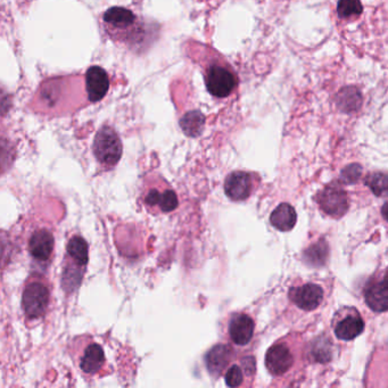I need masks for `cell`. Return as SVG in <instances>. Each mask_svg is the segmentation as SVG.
<instances>
[{"mask_svg":"<svg viewBox=\"0 0 388 388\" xmlns=\"http://www.w3.org/2000/svg\"><path fill=\"white\" fill-rule=\"evenodd\" d=\"M138 202L151 216L167 214L176 211L179 207L176 191L158 173L148 174L144 179L139 191Z\"/></svg>","mask_w":388,"mask_h":388,"instance_id":"1","label":"cell"},{"mask_svg":"<svg viewBox=\"0 0 388 388\" xmlns=\"http://www.w3.org/2000/svg\"><path fill=\"white\" fill-rule=\"evenodd\" d=\"M77 369L87 379L105 376L108 364L103 346L90 335L77 336L68 348Z\"/></svg>","mask_w":388,"mask_h":388,"instance_id":"2","label":"cell"},{"mask_svg":"<svg viewBox=\"0 0 388 388\" xmlns=\"http://www.w3.org/2000/svg\"><path fill=\"white\" fill-rule=\"evenodd\" d=\"M63 261V290L71 294L80 287L89 262V246L80 234H72L68 238Z\"/></svg>","mask_w":388,"mask_h":388,"instance_id":"3","label":"cell"},{"mask_svg":"<svg viewBox=\"0 0 388 388\" xmlns=\"http://www.w3.org/2000/svg\"><path fill=\"white\" fill-rule=\"evenodd\" d=\"M52 302L50 283L43 274H33L25 281L22 290V310L29 322L43 319Z\"/></svg>","mask_w":388,"mask_h":388,"instance_id":"4","label":"cell"},{"mask_svg":"<svg viewBox=\"0 0 388 388\" xmlns=\"http://www.w3.org/2000/svg\"><path fill=\"white\" fill-rule=\"evenodd\" d=\"M104 28L115 41H136L140 32L138 17L124 7H111L103 16Z\"/></svg>","mask_w":388,"mask_h":388,"instance_id":"5","label":"cell"},{"mask_svg":"<svg viewBox=\"0 0 388 388\" xmlns=\"http://www.w3.org/2000/svg\"><path fill=\"white\" fill-rule=\"evenodd\" d=\"M124 146L120 137L113 128L103 126L94 139L93 153L96 160L104 170H111L117 167L122 158Z\"/></svg>","mask_w":388,"mask_h":388,"instance_id":"6","label":"cell"},{"mask_svg":"<svg viewBox=\"0 0 388 388\" xmlns=\"http://www.w3.org/2000/svg\"><path fill=\"white\" fill-rule=\"evenodd\" d=\"M204 79L207 91L216 98L228 97L238 84L237 77L228 65L212 59L204 65Z\"/></svg>","mask_w":388,"mask_h":388,"instance_id":"7","label":"cell"},{"mask_svg":"<svg viewBox=\"0 0 388 388\" xmlns=\"http://www.w3.org/2000/svg\"><path fill=\"white\" fill-rule=\"evenodd\" d=\"M29 255L39 263H50L53 259L55 237L53 231L45 225H37L29 230L25 239Z\"/></svg>","mask_w":388,"mask_h":388,"instance_id":"8","label":"cell"},{"mask_svg":"<svg viewBox=\"0 0 388 388\" xmlns=\"http://www.w3.org/2000/svg\"><path fill=\"white\" fill-rule=\"evenodd\" d=\"M336 337L342 341H352L364 333V321L355 308H342L336 312L333 319Z\"/></svg>","mask_w":388,"mask_h":388,"instance_id":"9","label":"cell"},{"mask_svg":"<svg viewBox=\"0 0 388 388\" xmlns=\"http://www.w3.org/2000/svg\"><path fill=\"white\" fill-rule=\"evenodd\" d=\"M315 202L319 204L322 212L335 219L342 218L348 211V195L336 184L327 186L326 188L319 191L315 196Z\"/></svg>","mask_w":388,"mask_h":388,"instance_id":"10","label":"cell"},{"mask_svg":"<svg viewBox=\"0 0 388 388\" xmlns=\"http://www.w3.org/2000/svg\"><path fill=\"white\" fill-rule=\"evenodd\" d=\"M255 174L245 171L231 172L225 180V193L229 200L241 202L253 194L256 186Z\"/></svg>","mask_w":388,"mask_h":388,"instance_id":"11","label":"cell"},{"mask_svg":"<svg viewBox=\"0 0 388 388\" xmlns=\"http://www.w3.org/2000/svg\"><path fill=\"white\" fill-rule=\"evenodd\" d=\"M364 301L373 311L388 310V270L371 278L364 290Z\"/></svg>","mask_w":388,"mask_h":388,"instance_id":"12","label":"cell"},{"mask_svg":"<svg viewBox=\"0 0 388 388\" xmlns=\"http://www.w3.org/2000/svg\"><path fill=\"white\" fill-rule=\"evenodd\" d=\"M290 299L299 308L312 311L322 302L324 290L315 283H305L303 286L293 287L290 290Z\"/></svg>","mask_w":388,"mask_h":388,"instance_id":"13","label":"cell"},{"mask_svg":"<svg viewBox=\"0 0 388 388\" xmlns=\"http://www.w3.org/2000/svg\"><path fill=\"white\" fill-rule=\"evenodd\" d=\"M294 357L290 348L283 343H276L265 355V366L274 376H281L292 368Z\"/></svg>","mask_w":388,"mask_h":388,"instance_id":"14","label":"cell"},{"mask_svg":"<svg viewBox=\"0 0 388 388\" xmlns=\"http://www.w3.org/2000/svg\"><path fill=\"white\" fill-rule=\"evenodd\" d=\"M254 329V320L245 313H236L229 320V338L236 345H247L252 341Z\"/></svg>","mask_w":388,"mask_h":388,"instance_id":"15","label":"cell"},{"mask_svg":"<svg viewBox=\"0 0 388 388\" xmlns=\"http://www.w3.org/2000/svg\"><path fill=\"white\" fill-rule=\"evenodd\" d=\"M86 88L89 102L102 100L110 88L107 72L100 66H91L86 73Z\"/></svg>","mask_w":388,"mask_h":388,"instance_id":"16","label":"cell"},{"mask_svg":"<svg viewBox=\"0 0 388 388\" xmlns=\"http://www.w3.org/2000/svg\"><path fill=\"white\" fill-rule=\"evenodd\" d=\"M232 357H234V350L229 345L219 344L211 348L205 357V364L209 373L213 377L223 376L225 370L230 366Z\"/></svg>","mask_w":388,"mask_h":388,"instance_id":"17","label":"cell"},{"mask_svg":"<svg viewBox=\"0 0 388 388\" xmlns=\"http://www.w3.org/2000/svg\"><path fill=\"white\" fill-rule=\"evenodd\" d=\"M255 370V362L253 357H245L241 364H230L223 373L225 382L229 387H239L243 385L245 375L250 376Z\"/></svg>","mask_w":388,"mask_h":388,"instance_id":"18","label":"cell"},{"mask_svg":"<svg viewBox=\"0 0 388 388\" xmlns=\"http://www.w3.org/2000/svg\"><path fill=\"white\" fill-rule=\"evenodd\" d=\"M297 216L294 207L290 204L283 203L271 213L270 222L279 231H290L295 227Z\"/></svg>","mask_w":388,"mask_h":388,"instance_id":"19","label":"cell"},{"mask_svg":"<svg viewBox=\"0 0 388 388\" xmlns=\"http://www.w3.org/2000/svg\"><path fill=\"white\" fill-rule=\"evenodd\" d=\"M337 105L344 112L357 111L361 105V95L353 87H346L337 96Z\"/></svg>","mask_w":388,"mask_h":388,"instance_id":"20","label":"cell"},{"mask_svg":"<svg viewBox=\"0 0 388 388\" xmlns=\"http://www.w3.org/2000/svg\"><path fill=\"white\" fill-rule=\"evenodd\" d=\"M329 255V248L326 241H320L313 244L305 251V261L312 267H321L327 262Z\"/></svg>","mask_w":388,"mask_h":388,"instance_id":"21","label":"cell"},{"mask_svg":"<svg viewBox=\"0 0 388 388\" xmlns=\"http://www.w3.org/2000/svg\"><path fill=\"white\" fill-rule=\"evenodd\" d=\"M205 124V117L200 112H191L189 114L185 115L180 121V126L184 133L189 137L200 136Z\"/></svg>","mask_w":388,"mask_h":388,"instance_id":"22","label":"cell"},{"mask_svg":"<svg viewBox=\"0 0 388 388\" xmlns=\"http://www.w3.org/2000/svg\"><path fill=\"white\" fill-rule=\"evenodd\" d=\"M310 353H311L312 359L315 362H320V364L329 362L331 360V357H333V348H331L329 339H327L326 337H322V336L315 339V342L312 343Z\"/></svg>","mask_w":388,"mask_h":388,"instance_id":"23","label":"cell"},{"mask_svg":"<svg viewBox=\"0 0 388 388\" xmlns=\"http://www.w3.org/2000/svg\"><path fill=\"white\" fill-rule=\"evenodd\" d=\"M366 185L378 197L388 195V173L373 172L366 179Z\"/></svg>","mask_w":388,"mask_h":388,"instance_id":"24","label":"cell"},{"mask_svg":"<svg viewBox=\"0 0 388 388\" xmlns=\"http://www.w3.org/2000/svg\"><path fill=\"white\" fill-rule=\"evenodd\" d=\"M362 10H364V7H362L360 0H339L338 6H337L338 16L342 19L360 15Z\"/></svg>","mask_w":388,"mask_h":388,"instance_id":"25","label":"cell"},{"mask_svg":"<svg viewBox=\"0 0 388 388\" xmlns=\"http://www.w3.org/2000/svg\"><path fill=\"white\" fill-rule=\"evenodd\" d=\"M360 176L361 167H359L357 164H352V165H348V167L343 170V180L348 182V184H352V182L357 181V179H359V177Z\"/></svg>","mask_w":388,"mask_h":388,"instance_id":"26","label":"cell"},{"mask_svg":"<svg viewBox=\"0 0 388 388\" xmlns=\"http://www.w3.org/2000/svg\"><path fill=\"white\" fill-rule=\"evenodd\" d=\"M382 214L384 216V219L388 222V202L387 203L384 204V207L382 209Z\"/></svg>","mask_w":388,"mask_h":388,"instance_id":"27","label":"cell"}]
</instances>
